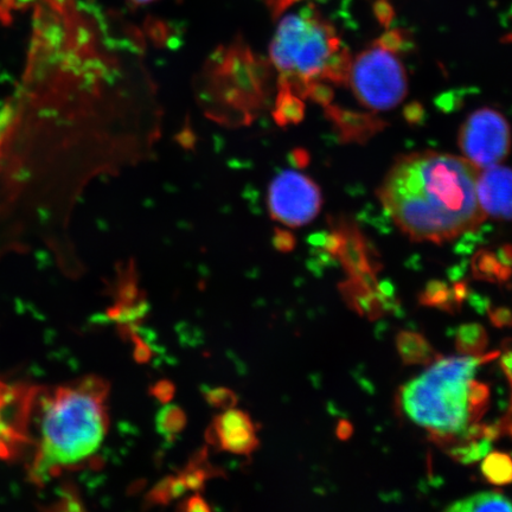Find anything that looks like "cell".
<instances>
[{"instance_id": "cell-1", "label": "cell", "mask_w": 512, "mask_h": 512, "mask_svg": "<svg viewBox=\"0 0 512 512\" xmlns=\"http://www.w3.org/2000/svg\"><path fill=\"white\" fill-rule=\"evenodd\" d=\"M50 3L0 106V259L43 249L80 270L70 222L89 185L150 159L162 106L144 56Z\"/></svg>"}, {"instance_id": "cell-20", "label": "cell", "mask_w": 512, "mask_h": 512, "mask_svg": "<svg viewBox=\"0 0 512 512\" xmlns=\"http://www.w3.org/2000/svg\"><path fill=\"white\" fill-rule=\"evenodd\" d=\"M448 448V456L457 463L471 465L482 460L491 451L492 441L486 438L459 440Z\"/></svg>"}, {"instance_id": "cell-31", "label": "cell", "mask_w": 512, "mask_h": 512, "mask_svg": "<svg viewBox=\"0 0 512 512\" xmlns=\"http://www.w3.org/2000/svg\"><path fill=\"white\" fill-rule=\"evenodd\" d=\"M185 511H209V505L200 496H194L185 501L181 507Z\"/></svg>"}, {"instance_id": "cell-5", "label": "cell", "mask_w": 512, "mask_h": 512, "mask_svg": "<svg viewBox=\"0 0 512 512\" xmlns=\"http://www.w3.org/2000/svg\"><path fill=\"white\" fill-rule=\"evenodd\" d=\"M343 48L335 28L313 6H307L280 22L270 54L286 85L298 86L304 96L326 80L332 60Z\"/></svg>"}, {"instance_id": "cell-32", "label": "cell", "mask_w": 512, "mask_h": 512, "mask_svg": "<svg viewBox=\"0 0 512 512\" xmlns=\"http://www.w3.org/2000/svg\"><path fill=\"white\" fill-rule=\"evenodd\" d=\"M299 2H302V0H266L268 8L271 9L275 16H279L281 12Z\"/></svg>"}, {"instance_id": "cell-29", "label": "cell", "mask_w": 512, "mask_h": 512, "mask_svg": "<svg viewBox=\"0 0 512 512\" xmlns=\"http://www.w3.org/2000/svg\"><path fill=\"white\" fill-rule=\"evenodd\" d=\"M405 114V118L409 124H418L421 119L424 118V108L418 102H413V104L408 105L403 111Z\"/></svg>"}, {"instance_id": "cell-17", "label": "cell", "mask_w": 512, "mask_h": 512, "mask_svg": "<svg viewBox=\"0 0 512 512\" xmlns=\"http://www.w3.org/2000/svg\"><path fill=\"white\" fill-rule=\"evenodd\" d=\"M473 277L489 283L503 284L512 275V268L504 266L494 253L480 251L472 261Z\"/></svg>"}, {"instance_id": "cell-33", "label": "cell", "mask_w": 512, "mask_h": 512, "mask_svg": "<svg viewBox=\"0 0 512 512\" xmlns=\"http://www.w3.org/2000/svg\"><path fill=\"white\" fill-rule=\"evenodd\" d=\"M501 367L512 388V350L505 352L502 356Z\"/></svg>"}, {"instance_id": "cell-15", "label": "cell", "mask_w": 512, "mask_h": 512, "mask_svg": "<svg viewBox=\"0 0 512 512\" xmlns=\"http://www.w3.org/2000/svg\"><path fill=\"white\" fill-rule=\"evenodd\" d=\"M396 348L406 366H430L439 358L431 343L418 332H400L396 336Z\"/></svg>"}, {"instance_id": "cell-9", "label": "cell", "mask_w": 512, "mask_h": 512, "mask_svg": "<svg viewBox=\"0 0 512 512\" xmlns=\"http://www.w3.org/2000/svg\"><path fill=\"white\" fill-rule=\"evenodd\" d=\"M268 207L273 219L287 227L305 226L322 208V194L318 185L297 171H285L271 184Z\"/></svg>"}, {"instance_id": "cell-16", "label": "cell", "mask_w": 512, "mask_h": 512, "mask_svg": "<svg viewBox=\"0 0 512 512\" xmlns=\"http://www.w3.org/2000/svg\"><path fill=\"white\" fill-rule=\"evenodd\" d=\"M451 512L512 511V502L502 492H480L454 502L446 509Z\"/></svg>"}, {"instance_id": "cell-6", "label": "cell", "mask_w": 512, "mask_h": 512, "mask_svg": "<svg viewBox=\"0 0 512 512\" xmlns=\"http://www.w3.org/2000/svg\"><path fill=\"white\" fill-rule=\"evenodd\" d=\"M348 82L358 101L373 111L392 110L407 95L403 64L377 41L352 61Z\"/></svg>"}, {"instance_id": "cell-11", "label": "cell", "mask_w": 512, "mask_h": 512, "mask_svg": "<svg viewBox=\"0 0 512 512\" xmlns=\"http://www.w3.org/2000/svg\"><path fill=\"white\" fill-rule=\"evenodd\" d=\"M477 196L486 217L512 220V169L495 165L479 172Z\"/></svg>"}, {"instance_id": "cell-4", "label": "cell", "mask_w": 512, "mask_h": 512, "mask_svg": "<svg viewBox=\"0 0 512 512\" xmlns=\"http://www.w3.org/2000/svg\"><path fill=\"white\" fill-rule=\"evenodd\" d=\"M499 352L483 356L438 358L430 369L402 387L399 405L403 412L441 446L456 443L471 425L469 383L483 363Z\"/></svg>"}, {"instance_id": "cell-12", "label": "cell", "mask_w": 512, "mask_h": 512, "mask_svg": "<svg viewBox=\"0 0 512 512\" xmlns=\"http://www.w3.org/2000/svg\"><path fill=\"white\" fill-rule=\"evenodd\" d=\"M341 292L351 310L371 320L379 319L384 313L399 310V302L395 297L384 296L379 288L368 287L354 278L341 285Z\"/></svg>"}, {"instance_id": "cell-2", "label": "cell", "mask_w": 512, "mask_h": 512, "mask_svg": "<svg viewBox=\"0 0 512 512\" xmlns=\"http://www.w3.org/2000/svg\"><path fill=\"white\" fill-rule=\"evenodd\" d=\"M479 172L466 158L411 153L390 168L379 198L409 239L444 243L473 232L488 219L478 202Z\"/></svg>"}, {"instance_id": "cell-37", "label": "cell", "mask_w": 512, "mask_h": 512, "mask_svg": "<svg viewBox=\"0 0 512 512\" xmlns=\"http://www.w3.org/2000/svg\"><path fill=\"white\" fill-rule=\"evenodd\" d=\"M501 426L503 434L509 435L512 439V416H508V418L503 419L501 421Z\"/></svg>"}, {"instance_id": "cell-7", "label": "cell", "mask_w": 512, "mask_h": 512, "mask_svg": "<svg viewBox=\"0 0 512 512\" xmlns=\"http://www.w3.org/2000/svg\"><path fill=\"white\" fill-rule=\"evenodd\" d=\"M41 388L28 381L0 376V462H18L28 457Z\"/></svg>"}, {"instance_id": "cell-3", "label": "cell", "mask_w": 512, "mask_h": 512, "mask_svg": "<svg viewBox=\"0 0 512 512\" xmlns=\"http://www.w3.org/2000/svg\"><path fill=\"white\" fill-rule=\"evenodd\" d=\"M108 392V383L94 375L41 388L32 424V445L24 460L30 484L43 488L63 473L92 462L110 426Z\"/></svg>"}, {"instance_id": "cell-35", "label": "cell", "mask_w": 512, "mask_h": 512, "mask_svg": "<svg viewBox=\"0 0 512 512\" xmlns=\"http://www.w3.org/2000/svg\"><path fill=\"white\" fill-rule=\"evenodd\" d=\"M136 344H137V347H136V358L138 361L140 362H145L147 360H149L150 356H151V352H150V349L146 347V345L140 341V339L136 338Z\"/></svg>"}, {"instance_id": "cell-10", "label": "cell", "mask_w": 512, "mask_h": 512, "mask_svg": "<svg viewBox=\"0 0 512 512\" xmlns=\"http://www.w3.org/2000/svg\"><path fill=\"white\" fill-rule=\"evenodd\" d=\"M208 440L223 451L247 456L259 445L256 428L249 415L238 409H227L217 416L209 428Z\"/></svg>"}, {"instance_id": "cell-36", "label": "cell", "mask_w": 512, "mask_h": 512, "mask_svg": "<svg viewBox=\"0 0 512 512\" xmlns=\"http://www.w3.org/2000/svg\"><path fill=\"white\" fill-rule=\"evenodd\" d=\"M497 258L502 262L504 266H508L512 268V247L504 246L499 249Z\"/></svg>"}, {"instance_id": "cell-30", "label": "cell", "mask_w": 512, "mask_h": 512, "mask_svg": "<svg viewBox=\"0 0 512 512\" xmlns=\"http://www.w3.org/2000/svg\"><path fill=\"white\" fill-rule=\"evenodd\" d=\"M452 297L454 300V304L457 305L458 310L465 302V299L467 296H469V287H467V284L464 283V281H459V283H456L451 288Z\"/></svg>"}, {"instance_id": "cell-38", "label": "cell", "mask_w": 512, "mask_h": 512, "mask_svg": "<svg viewBox=\"0 0 512 512\" xmlns=\"http://www.w3.org/2000/svg\"><path fill=\"white\" fill-rule=\"evenodd\" d=\"M131 2L134 4L142 5V4L151 3V2H153V0H131Z\"/></svg>"}, {"instance_id": "cell-14", "label": "cell", "mask_w": 512, "mask_h": 512, "mask_svg": "<svg viewBox=\"0 0 512 512\" xmlns=\"http://www.w3.org/2000/svg\"><path fill=\"white\" fill-rule=\"evenodd\" d=\"M328 113L339 128L344 142H366L384 125L373 115L342 111L337 107H330Z\"/></svg>"}, {"instance_id": "cell-18", "label": "cell", "mask_w": 512, "mask_h": 512, "mask_svg": "<svg viewBox=\"0 0 512 512\" xmlns=\"http://www.w3.org/2000/svg\"><path fill=\"white\" fill-rule=\"evenodd\" d=\"M480 471L486 482L496 486L512 484V457L504 452H489L483 458Z\"/></svg>"}, {"instance_id": "cell-23", "label": "cell", "mask_w": 512, "mask_h": 512, "mask_svg": "<svg viewBox=\"0 0 512 512\" xmlns=\"http://www.w3.org/2000/svg\"><path fill=\"white\" fill-rule=\"evenodd\" d=\"M490 388L485 383L471 380L469 383V408L471 424L479 422L489 407Z\"/></svg>"}, {"instance_id": "cell-27", "label": "cell", "mask_w": 512, "mask_h": 512, "mask_svg": "<svg viewBox=\"0 0 512 512\" xmlns=\"http://www.w3.org/2000/svg\"><path fill=\"white\" fill-rule=\"evenodd\" d=\"M377 42H379L382 47L394 51V53H398L402 47L403 36L399 30H390L387 31L386 34H383Z\"/></svg>"}, {"instance_id": "cell-24", "label": "cell", "mask_w": 512, "mask_h": 512, "mask_svg": "<svg viewBox=\"0 0 512 512\" xmlns=\"http://www.w3.org/2000/svg\"><path fill=\"white\" fill-rule=\"evenodd\" d=\"M187 491L181 478L169 477L159 483L150 495V502L155 504L168 503L171 499L184 494Z\"/></svg>"}, {"instance_id": "cell-13", "label": "cell", "mask_w": 512, "mask_h": 512, "mask_svg": "<svg viewBox=\"0 0 512 512\" xmlns=\"http://www.w3.org/2000/svg\"><path fill=\"white\" fill-rule=\"evenodd\" d=\"M341 230L344 241L337 258L350 278H360L364 274L379 272V265L371 258L370 248L356 229L344 227Z\"/></svg>"}, {"instance_id": "cell-19", "label": "cell", "mask_w": 512, "mask_h": 512, "mask_svg": "<svg viewBox=\"0 0 512 512\" xmlns=\"http://www.w3.org/2000/svg\"><path fill=\"white\" fill-rule=\"evenodd\" d=\"M488 344V332L480 324H463L456 332V348L465 356L482 355L488 348Z\"/></svg>"}, {"instance_id": "cell-39", "label": "cell", "mask_w": 512, "mask_h": 512, "mask_svg": "<svg viewBox=\"0 0 512 512\" xmlns=\"http://www.w3.org/2000/svg\"><path fill=\"white\" fill-rule=\"evenodd\" d=\"M510 416H512V400H511Z\"/></svg>"}, {"instance_id": "cell-8", "label": "cell", "mask_w": 512, "mask_h": 512, "mask_svg": "<svg viewBox=\"0 0 512 512\" xmlns=\"http://www.w3.org/2000/svg\"><path fill=\"white\" fill-rule=\"evenodd\" d=\"M458 143L464 157L479 170L498 165L511 149V130L507 119L491 108H480L465 120Z\"/></svg>"}, {"instance_id": "cell-21", "label": "cell", "mask_w": 512, "mask_h": 512, "mask_svg": "<svg viewBox=\"0 0 512 512\" xmlns=\"http://www.w3.org/2000/svg\"><path fill=\"white\" fill-rule=\"evenodd\" d=\"M419 303L427 307H434L448 313L458 311L454 304L451 288L441 280H432L425 287L419 296Z\"/></svg>"}, {"instance_id": "cell-25", "label": "cell", "mask_w": 512, "mask_h": 512, "mask_svg": "<svg viewBox=\"0 0 512 512\" xmlns=\"http://www.w3.org/2000/svg\"><path fill=\"white\" fill-rule=\"evenodd\" d=\"M209 405L215 408L230 409L236 405L238 398L232 390L227 388L210 389L206 396Z\"/></svg>"}, {"instance_id": "cell-26", "label": "cell", "mask_w": 512, "mask_h": 512, "mask_svg": "<svg viewBox=\"0 0 512 512\" xmlns=\"http://www.w3.org/2000/svg\"><path fill=\"white\" fill-rule=\"evenodd\" d=\"M488 312L491 323L497 328L512 325V311L508 307H488Z\"/></svg>"}, {"instance_id": "cell-34", "label": "cell", "mask_w": 512, "mask_h": 512, "mask_svg": "<svg viewBox=\"0 0 512 512\" xmlns=\"http://www.w3.org/2000/svg\"><path fill=\"white\" fill-rule=\"evenodd\" d=\"M352 432H354V428H352L349 421L343 420L339 422L337 427V435L339 439L348 440L351 437Z\"/></svg>"}, {"instance_id": "cell-22", "label": "cell", "mask_w": 512, "mask_h": 512, "mask_svg": "<svg viewBox=\"0 0 512 512\" xmlns=\"http://www.w3.org/2000/svg\"><path fill=\"white\" fill-rule=\"evenodd\" d=\"M187 425V415L177 406H166L157 415V430L165 438H174Z\"/></svg>"}, {"instance_id": "cell-28", "label": "cell", "mask_w": 512, "mask_h": 512, "mask_svg": "<svg viewBox=\"0 0 512 512\" xmlns=\"http://www.w3.org/2000/svg\"><path fill=\"white\" fill-rule=\"evenodd\" d=\"M175 394V387L169 381H160L152 388V395L162 402H168Z\"/></svg>"}]
</instances>
